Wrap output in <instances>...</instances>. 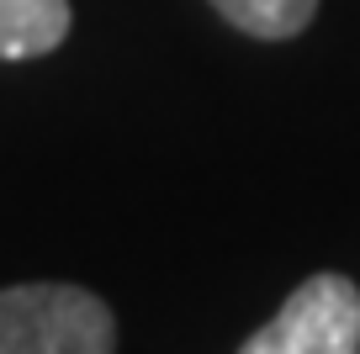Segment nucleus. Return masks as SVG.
<instances>
[{
  "label": "nucleus",
  "mask_w": 360,
  "mask_h": 354,
  "mask_svg": "<svg viewBox=\"0 0 360 354\" xmlns=\"http://www.w3.org/2000/svg\"><path fill=\"white\" fill-rule=\"evenodd\" d=\"M0 354H117V312L69 280L6 286Z\"/></svg>",
  "instance_id": "f257e3e1"
},
{
  "label": "nucleus",
  "mask_w": 360,
  "mask_h": 354,
  "mask_svg": "<svg viewBox=\"0 0 360 354\" xmlns=\"http://www.w3.org/2000/svg\"><path fill=\"white\" fill-rule=\"evenodd\" d=\"M238 354H360V286L339 270L307 275Z\"/></svg>",
  "instance_id": "f03ea898"
},
{
  "label": "nucleus",
  "mask_w": 360,
  "mask_h": 354,
  "mask_svg": "<svg viewBox=\"0 0 360 354\" xmlns=\"http://www.w3.org/2000/svg\"><path fill=\"white\" fill-rule=\"evenodd\" d=\"M69 37V0H0V58H43Z\"/></svg>",
  "instance_id": "7ed1b4c3"
},
{
  "label": "nucleus",
  "mask_w": 360,
  "mask_h": 354,
  "mask_svg": "<svg viewBox=\"0 0 360 354\" xmlns=\"http://www.w3.org/2000/svg\"><path fill=\"white\" fill-rule=\"evenodd\" d=\"M217 16L238 32L259 37V43H286L302 37L318 16V0H212Z\"/></svg>",
  "instance_id": "20e7f679"
}]
</instances>
